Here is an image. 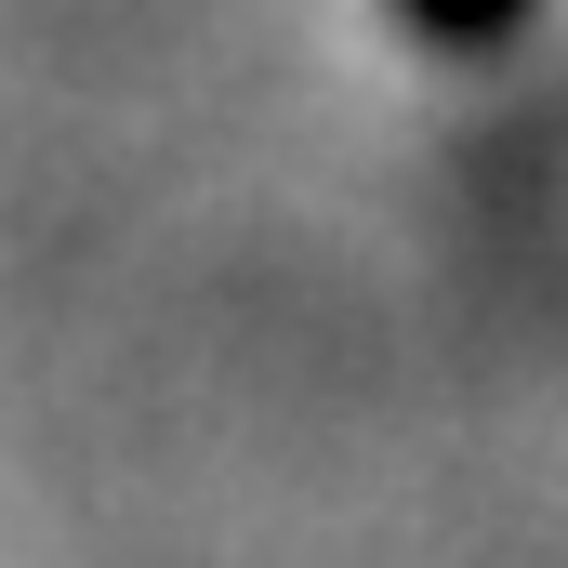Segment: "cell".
Segmentation results:
<instances>
[{
  "label": "cell",
  "instance_id": "cell-1",
  "mask_svg": "<svg viewBox=\"0 0 568 568\" xmlns=\"http://www.w3.org/2000/svg\"><path fill=\"white\" fill-rule=\"evenodd\" d=\"M424 40H449V53H476V40H503V27H529V0H397Z\"/></svg>",
  "mask_w": 568,
  "mask_h": 568
}]
</instances>
